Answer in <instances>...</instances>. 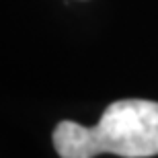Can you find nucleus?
<instances>
[{
	"instance_id": "obj_1",
	"label": "nucleus",
	"mask_w": 158,
	"mask_h": 158,
	"mask_svg": "<svg viewBox=\"0 0 158 158\" xmlns=\"http://www.w3.org/2000/svg\"><path fill=\"white\" fill-rule=\"evenodd\" d=\"M52 138L62 158H94L103 152L123 158L156 156L158 103L146 99L115 101L94 125L60 121Z\"/></svg>"
}]
</instances>
